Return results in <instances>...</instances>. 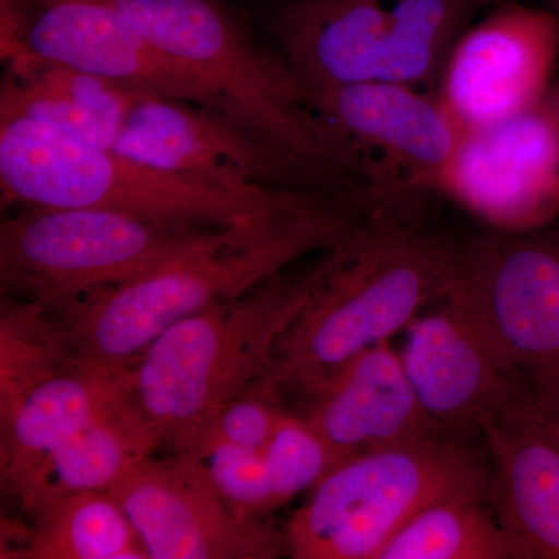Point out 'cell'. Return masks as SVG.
I'll return each mask as SVG.
<instances>
[{
    "mask_svg": "<svg viewBox=\"0 0 559 559\" xmlns=\"http://www.w3.org/2000/svg\"><path fill=\"white\" fill-rule=\"evenodd\" d=\"M522 2V0H520ZM533 5H538L540 9L550 11L551 14L559 20V0H532Z\"/></svg>",
    "mask_w": 559,
    "mask_h": 559,
    "instance_id": "cell-29",
    "label": "cell"
},
{
    "mask_svg": "<svg viewBox=\"0 0 559 559\" xmlns=\"http://www.w3.org/2000/svg\"><path fill=\"white\" fill-rule=\"evenodd\" d=\"M20 49L139 94L190 103L224 117L219 98L197 70L146 38L108 0L43 7L25 24Z\"/></svg>",
    "mask_w": 559,
    "mask_h": 559,
    "instance_id": "cell-14",
    "label": "cell"
},
{
    "mask_svg": "<svg viewBox=\"0 0 559 559\" xmlns=\"http://www.w3.org/2000/svg\"><path fill=\"white\" fill-rule=\"evenodd\" d=\"M415 395L455 440L480 436L485 419L525 384L502 366L473 320L444 297L406 329L400 352Z\"/></svg>",
    "mask_w": 559,
    "mask_h": 559,
    "instance_id": "cell-15",
    "label": "cell"
},
{
    "mask_svg": "<svg viewBox=\"0 0 559 559\" xmlns=\"http://www.w3.org/2000/svg\"><path fill=\"white\" fill-rule=\"evenodd\" d=\"M440 197L487 224L525 234L559 219V76L527 109L462 131Z\"/></svg>",
    "mask_w": 559,
    "mask_h": 559,
    "instance_id": "cell-10",
    "label": "cell"
},
{
    "mask_svg": "<svg viewBox=\"0 0 559 559\" xmlns=\"http://www.w3.org/2000/svg\"><path fill=\"white\" fill-rule=\"evenodd\" d=\"M40 7L53 5V3L64 2V0H36Z\"/></svg>",
    "mask_w": 559,
    "mask_h": 559,
    "instance_id": "cell-30",
    "label": "cell"
},
{
    "mask_svg": "<svg viewBox=\"0 0 559 559\" xmlns=\"http://www.w3.org/2000/svg\"><path fill=\"white\" fill-rule=\"evenodd\" d=\"M112 150L223 189L333 190L297 162L200 106L139 94Z\"/></svg>",
    "mask_w": 559,
    "mask_h": 559,
    "instance_id": "cell-12",
    "label": "cell"
},
{
    "mask_svg": "<svg viewBox=\"0 0 559 559\" xmlns=\"http://www.w3.org/2000/svg\"><path fill=\"white\" fill-rule=\"evenodd\" d=\"M550 227L469 238L444 296L513 377L540 390H559V231Z\"/></svg>",
    "mask_w": 559,
    "mask_h": 559,
    "instance_id": "cell-9",
    "label": "cell"
},
{
    "mask_svg": "<svg viewBox=\"0 0 559 559\" xmlns=\"http://www.w3.org/2000/svg\"><path fill=\"white\" fill-rule=\"evenodd\" d=\"M503 0H266L263 31L312 97L366 83L439 90L463 32Z\"/></svg>",
    "mask_w": 559,
    "mask_h": 559,
    "instance_id": "cell-6",
    "label": "cell"
},
{
    "mask_svg": "<svg viewBox=\"0 0 559 559\" xmlns=\"http://www.w3.org/2000/svg\"><path fill=\"white\" fill-rule=\"evenodd\" d=\"M131 399L128 369L76 359L2 411V481L16 495L60 448L110 407Z\"/></svg>",
    "mask_w": 559,
    "mask_h": 559,
    "instance_id": "cell-19",
    "label": "cell"
},
{
    "mask_svg": "<svg viewBox=\"0 0 559 559\" xmlns=\"http://www.w3.org/2000/svg\"><path fill=\"white\" fill-rule=\"evenodd\" d=\"M282 395L270 378H260L218 412L201 439L216 437L235 447L263 454L278 423L288 412L283 406Z\"/></svg>",
    "mask_w": 559,
    "mask_h": 559,
    "instance_id": "cell-26",
    "label": "cell"
},
{
    "mask_svg": "<svg viewBox=\"0 0 559 559\" xmlns=\"http://www.w3.org/2000/svg\"><path fill=\"white\" fill-rule=\"evenodd\" d=\"M25 22L22 20L21 0H0V39L2 53L9 55L21 43Z\"/></svg>",
    "mask_w": 559,
    "mask_h": 559,
    "instance_id": "cell-28",
    "label": "cell"
},
{
    "mask_svg": "<svg viewBox=\"0 0 559 559\" xmlns=\"http://www.w3.org/2000/svg\"><path fill=\"white\" fill-rule=\"evenodd\" d=\"M160 444L131 395L55 452L14 496L31 514L66 496L109 491Z\"/></svg>",
    "mask_w": 559,
    "mask_h": 559,
    "instance_id": "cell-21",
    "label": "cell"
},
{
    "mask_svg": "<svg viewBox=\"0 0 559 559\" xmlns=\"http://www.w3.org/2000/svg\"><path fill=\"white\" fill-rule=\"evenodd\" d=\"M316 108L377 160L392 186L440 197L462 130L436 92L352 84L318 95Z\"/></svg>",
    "mask_w": 559,
    "mask_h": 559,
    "instance_id": "cell-16",
    "label": "cell"
},
{
    "mask_svg": "<svg viewBox=\"0 0 559 559\" xmlns=\"http://www.w3.org/2000/svg\"><path fill=\"white\" fill-rule=\"evenodd\" d=\"M524 388L481 426L488 502L514 559H559V455L522 406Z\"/></svg>",
    "mask_w": 559,
    "mask_h": 559,
    "instance_id": "cell-18",
    "label": "cell"
},
{
    "mask_svg": "<svg viewBox=\"0 0 559 559\" xmlns=\"http://www.w3.org/2000/svg\"><path fill=\"white\" fill-rule=\"evenodd\" d=\"M378 559H514V554L488 500L460 496L415 514Z\"/></svg>",
    "mask_w": 559,
    "mask_h": 559,
    "instance_id": "cell-23",
    "label": "cell"
},
{
    "mask_svg": "<svg viewBox=\"0 0 559 559\" xmlns=\"http://www.w3.org/2000/svg\"><path fill=\"white\" fill-rule=\"evenodd\" d=\"M436 197L382 191L356 229L329 249L314 299L283 334L264 374L280 392L304 396L444 299L465 241L426 221Z\"/></svg>",
    "mask_w": 559,
    "mask_h": 559,
    "instance_id": "cell-2",
    "label": "cell"
},
{
    "mask_svg": "<svg viewBox=\"0 0 559 559\" xmlns=\"http://www.w3.org/2000/svg\"><path fill=\"white\" fill-rule=\"evenodd\" d=\"M558 58V17L533 3L503 0L460 36L437 95L462 131L496 123L546 94Z\"/></svg>",
    "mask_w": 559,
    "mask_h": 559,
    "instance_id": "cell-11",
    "label": "cell"
},
{
    "mask_svg": "<svg viewBox=\"0 0 559 559\" xmlns=\"http://www.w3.org/2000/svg\"><path fill=\"white\" fill-rule=\"evenodd\" d=\"M329 249L245 296L175 323L130 367L135 406L176 454L193 448L231 399L270 369L283 334L311 304Z\"/></svg>",
    "mask_w": 559,
    "mask_h": 559,
    "instance_id": "cell-4",
    "label": "cell"
},
{
    "mask_svg": "<svg viewBox=\"0 0 559 559\" xmlns=\"http://www.w3.org/2000/svg\"><path fill=\"white\" fill-rule=\"evenodd\" d=\"M489 466L452 437L355 455L311 489L290 518L297 559H378L407 521L439 500L489 498Z\"/></svg>",
    "mask_w": 559,
    "mask_h": 559,
    "instance_id": "cell-7",
    "label": "cell"
},
{
    "mask_svg": "<svg viewBox=\"0 0 559 559\" xmlns=\"http://www.w3.org/2000/svg\"><path fill=\"white\" fill-rule=\"evenodd\" d=\"M0 189L3 204L106 209L219 229L288 209L316 191L223 189L87 145L22 116H0Z\"/></svg>",
    "mask_w": 559,
    "mask_h": 559,
    "instance_id": "cell-5",
    "label": "cell"
},
{
    "mask_svg": "<svg viewBox=\"0 0 559 559\" xmlns=\"http://www.w3.org/2000/svg\"><path fill=\"white\" fill-rule=\"evenodd\" d=\"M21 547L2 558L150 559L127 513L108 491L66 496L33 511Z\"/></svg>",
    "mask_w": 559,
    "mask_h": 559,
    "instance_id": "cell-22",
    "label": "cell"
},
{
    "mask_svg": "<svg viewBox=\"0 0 559 559\" xmlns=\"http://www.w3.org/2000/svg\"><path fill=\"white\" fill-rule=\"evenodd\" d=\"M521 403L530 417L549 437L559 455V390L532 389L525 385Z\"/></svg>",
    "mask_w": 559,
    "mask_h": 559,
    "instance_id": "cell-27",
    "label": "cell"
},
{
    "mask_svg": "<svg viewBox=\"0 0 559 559\" xmlns=\"http://www.w3.org/2000/svg\"><path fill=\"white\" fill-rule=\"evenodd\" d=\"M304 399L301 417L342 460L451 437L419 403L390 342L348 360Z\"/></svg>",
    "mask_w": 559,
    "mask_h": 559,
    "instance_id": "cell-17",
    "label": "cell"
},
{
    "mask_svg": "<svg viewBox=\"0 0 559 559\" xmlns=\"http://www.w3.org/2000/svg\"><path fill=\"white\" fill-rule=\"evenodd\" d=\"M7 61L0 116L27 117L87 145L112 148L139 92L22 49Z\"/></svg>",
    "mask_w": 559,
    "mask_h": 559,
    "instance_id": "cell-20",
    "label": "cell"
},
{
    "mask_svg": "<svg viewBox=\"0 0 559 559\" xmlns=\"http://www.w3.org/2000/svg\"><path fill=\"white\" fill-rule=\"evenodd\" d=\"M374 194L373 189L312 191L252 223L210 231L145 274L61 314L64 340L83 362L128 369L180 320L245 296L305 257L340 245Z\"/></svg>",
    "mask_w": 559,
    "mask_h": 559,
    "instance_id": "cell-1",
    "label": "cell"
},
{
    "mask_svg": "<svg viewBox=\"0 0 559 559\" xmlns=\"http://www.w3.org/2000/svg\"><path fill=\"white\" fill-rule=\"evenodd\" d=\"M150 559H272L285 533L241 518L179 459L135 466L109 489Z\"/></svg>",
    "mask_w": 559,
    "mask_h": 559,
    "instance_id": "cell-13",
    "label": "cell"
},
{
    "mask_svg": "<svg viewBox=\"0 0 559 559\" xmlns=\"http://www.w3.org/2000/svg\"><path fill=\"white\" fill-rule=\"evenodd\" d=\"M216 229L106 209L28 207L0 226L2 290L61 316Z\"/></svg>",
    "mask_w": 559,
    "mask_h": 559,
    "instance_id": "cell-8",
    "label": "cell"
},
{
    "mask_svg": "<svg viewBox=\"0 0 559 559\" xmlns=\"http://www.w3.org/2000/svg\"><path fill=\"white\" fill-rule=\"evenodd\" d=\"M277 507L312 489L344 462L301 415L286 412L263 451Z\"/></svg>",
    "mask_w": 559,
    "mask_h": 559,
    "instance_id": "cell-25",
    "label": "cell"
},
{
    "mask_svg": "<svg viewBox=\"0 0 559 559\" xmlns=\"http://www.w3.org/2000/svg\"><path fill=\"white\" fill-rule=\"evenodd\" d=\"M215 92L224 117L333 190L390 189L377 160L316 108L275 46L223 0H108Z\"/></svg>",
    "mask_w": 559,
    "mask_h": 559,
    "instance_id": "cell-3",
    "label": "cell"
},
{
    "mask_svg": "<svg viewBox=\"0 0 559 559\" xmlns=\"http://www.w3.org/2000/svg\"><path fill=\"white\" fill-rule=\"evenodd\" d=\"M176 459L190 466L235 513L249 520L278 509L263 454L204 437Z\"/></svg>",
    "mask_w": 559,
    "mask_h": 559,
    "instance_id": "cell-24",
    "label": "cell"
}]
</instances>
